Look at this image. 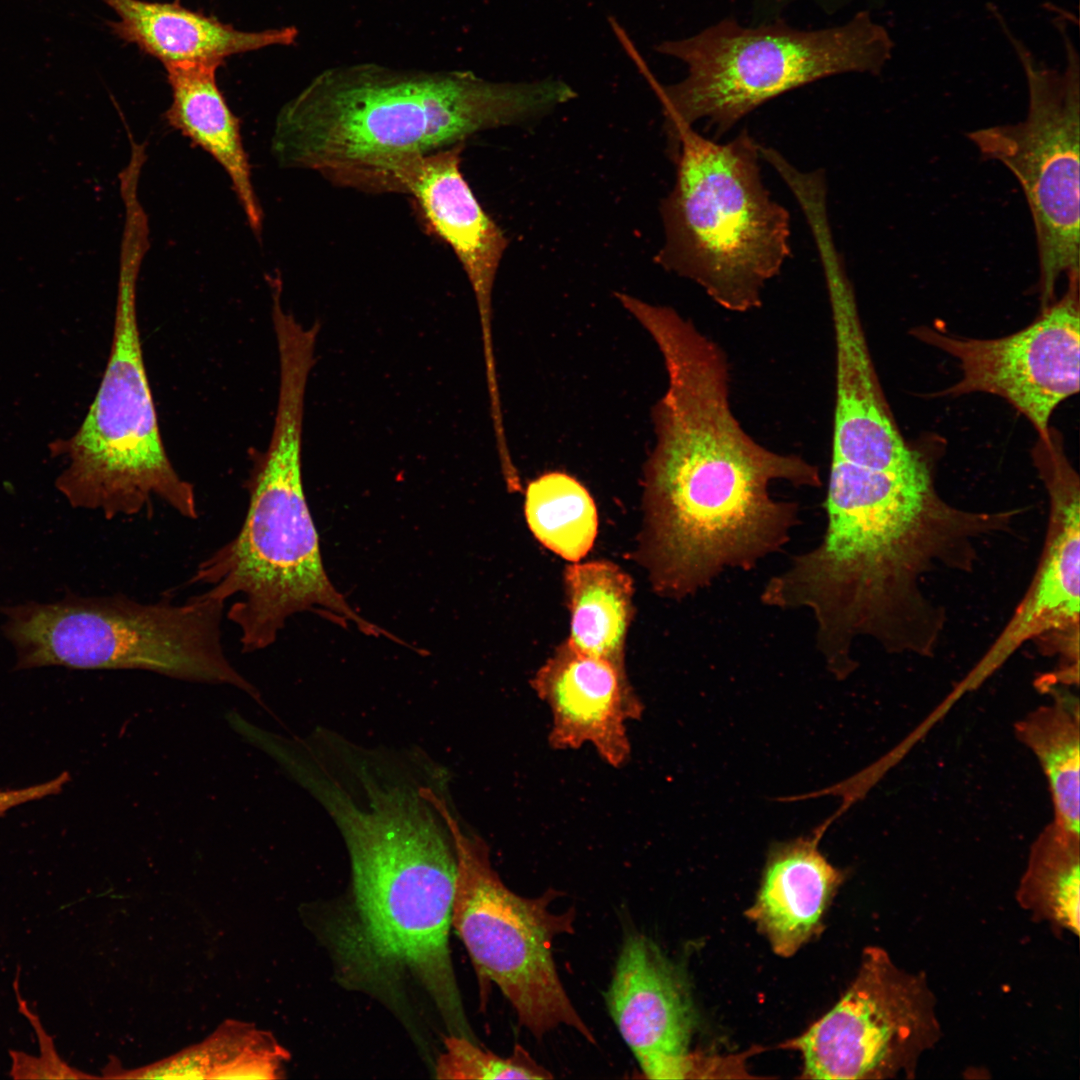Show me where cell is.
<instances>
[{"label":"cell","mask_w":1080,"mask_h":1080,"mask_svg":"<svg viewBox=\"0 0 1080 1080\" xmlns=\"http://www.w3.org/2000/svg\"><path fill=\"white\" fill-rule=\"evenodd\" d=\"M1005 31L1025 73L1027 115L1016 124L971 131L968 138L985 159L1007 167L1022 187L1036 234L1042 309L1054 301L1061 275L1079 272V55L1063 30L1066 65L1052 69Z\"/></svg>","instance_id":"cell-10"},{"label":"cell","mask_w":1080,"mask_h":1080,"mask_svg":"<svg viewBox=\"0 0 1080 1080\" xmlns=\"http://www.w3.org/2000/svg\"><path fill=\"white\" fill-rule=\"evenodd\" d=\"M826 528L765 583L767 603L806 609L815 628L837 637L879 635L925 617L926 581L941 570L968 572L980 541L1004 527L1001 511L950 504L923 456L895 467L831 457Z\"/></svg>","instance_id":"cell-1"},{"label":"cell","mask_w":1080,"mask_h":1080,"mask_svg":"<svg viewBox=\"0 0 1080 1080\" xmlns=\"http://www.w3.org/2000/svg\"><path fill=\"white\" fill-rule=\"evenodd\" d=\"M525 515L535 537L566 560L579 561L593 546L598 528L594 501L566 473H545L528 484Z\"/></svg>","instance_id":"cell-24"},{"label":"cell","mask_w":1080,"mask_h":1080,"mask_svg":"<svg viewBox=\"0 0 1080 1080\" xmlns=\"http://www.w3.org/2000/svg\"><path fill=\"white\" fill-rule=\"evenodd\" d=\"M827 818L809 835L773 842L767 852L759 890L746 915L773 951L791 957L819 934L824 914L844 880L819 849Z\"/></svg>","instance_id":"cell-18"},{"label":"cell","mask_w":1080,"mask_h":1080,"mask_svg":"<svg viewBox=\"0 0 1080 1080\" xmlns=\"http://www.w3.org/2000/svg\"><path fill=\"white\" fill-rule=\"evenodd\" d=\"M759 145L747 129L725 143L692 126L668 139L676 179L661 203L655 261L731 312L760 308L791 255L790 214L764 184Z\"/></svg>","instance_id":"cell-5"},{"label":"cell","mask_w":1080,"mask_h":1080,"mask_svg":"<svg viewBox=\"0 0 1080 1080\" xmlns=\"http://www.w3.org/2000/svg\"><path fill=\"white\" fill-rule=\"evenodd\" d=\"M804 218L821 262L835 338L832 455L873 467H895L921 456L905 442L884 396L861 323L856 295L837 250L828 209Z\"/></svg>","instance_id":"cell-14"},{"label":"cell","mask_w":1080,"mask_h":1080,"mask_svg":"<svg viewBox=\"0 0 1080 1080\" xmlns=\"http://www.w3.org/2000/svg\"><path fill=\"white\" fill-rule=\"evenodd\" d=\"M148 246L138 234L122 238L108 362L79 429L57 446L67 465L56 485L72 506L107 518L150 512L157 498L196 519L194 487L165 450L143 357L137 283Z\"/></svg>","instance_id":"cell-7"},{"label":"cell","mask_w":1080,"mask_h":1080,"mask_svg":"<svg viewBox=\"0 0 1080 1080\" xmlns=\"http://www.w3.org/2000/svg\"><path fill=\"white\" fill-rule=\"evenodd\" d=\"M225 601L208 590L184 603H142L122 594H68L3 610L17 668L136 669L179 680L228 684L258 699L221 638Z\"/></svg>","instance_id":"cell-8"},{"label":"cell","mask_w":1080,"mask_h":1080,"mask_svg":"<svg viewBox=\"0 0 1080 1080\" xmlns=\"http://www.w3.org/2000/svg\"><path fill=\"white\" fill-rule=\"evenodd\" d=\"M938 1034L926 984L869 948L838 1003L788 1046L802 1055L803 1078L879 1079L911 1072Z\"/></svg>","instance_id":"cell-11"},{"label":"cell","mask_w":1080,"mask_h":1080,"mask_svg":"<svg viewBox=\"0 0 1080 1080\" xmlns=\"http://www.w3.org/2000/svg\"><path fill=\"white\" fill-rule=\"evenodd\" d=\"M438 1079H551L552 1073L539 1065L529 1052L516 1044L504 1058L481 1048L476 1041L449 1034L435 1066Z\"/></svg>","instance_id":"cell-26"},{"label":"cell","mask_w":1080,"mask_h":1080,"mask_svg":"<svg viewBox=\"0 0 1080 1080\" xmlns=\"http://www.w3.org/2000/svg\"><path fill=\"white\" fill-rule=\"evenodd\" d=\"M605 1002L646 1078L682 1079L696 1071L688 984L655 941L638 932L624 938Z\"/></svg>","instance_id":"cell-15"},{"label":"cell","mask_w":1080,"mask_h":1080,"mask_svg":"<svg viewBox=\"0 0 1080 1080\" xmlns=\"http://www.w3.org/2000/svg\"><path fill=\"white\" fill-rule=\"evenodd\" d=\"M576 97L557 79L494 82L471 71L376 63L326 69L280 111L272 152L345 188L388 193L391 171L489 129L518 124Z\"/></svg>","instance_id":"cell-2"},{"label":"cell","mask_w":1080,"mask_h":1080,"mask_svg":"<svg viewBox=\"0 0 1080 1080\" xmlns=\"http://www.w3.org/2000/svg\"><path fill=\"white\" fill-rule=\"evenodd\" d=\"M1032 458L1049 499L1045 543L1032 582L1014 614L966 678L977 686L1018 648L1040 639L1060 659L1058 673L1079 674L1080 480L1054 428Z\"/></svg>","instance_id":"cell-13"},{"label":"cell","mask_w":1080,"mask_h":1080,"mask_svg":"<svg viewBox=\"0 0 1080 1080\" xmlns=\"http://www.w3.org/2000/svg\"><path fill=\"white\" fill-rule=\"evenodd\" d=\"M464 143L395 166L389 193L409 194L432 231L454 251L479 314L487 389L499 387L492 334V292L508 239L484 211L460 171Z\"/></svg>","instance_id":"cell-16"},{"label":"cell","mask_w":1080,"mask_h":1080,"mask_svg":"<svg viewBox=\"0 0 1080 1080\" xmlns=\"http://www.w3.org/2000/svg\"><path fill=\"white\" fill-rule=\"evenodd\" d=\"M310 367L279 365L274 425L264 452L253 456L248 508L237 535L202 561L191 582L217 598L236 600L226 616L240 631L244 652L265 649L292 615L313 611L361 632L387 635L359 615L331 582L302 477V437Z\"/></svg>","instance_id":"cell-4"},{"label":"cell","mask_w":1080,"mask_h":1080,"mask_svg":"<svg viewBox=\"0 0 1080 1080\" xmlns=\"http://www.w3.org/2000/svg\"><path fill=\"white\" fill-rule=\"evenodd\" d=\"M1079 705L1057 697L1026 714L1014 725L1015 737L1037 758L1052 799L1054 821L1079 833Z\"/></svg>","instance_id":"cell-23"},{"label":"cell","mask_w":1080,"mask_h":1080,"mask_svg":"<svg viewBox=\"0 0 1080 1080\" xmlns=\"http://www.w3.org/2000/svg\"><path fill=\"white\" fill-rule=\"evenodd\" d=\"M893 49L889 31L866 9L815 29L794 27L784 18L743 24L725 17L655 46L686 66L682 80L660 84L638 65L663 107L668 139L704 120L716 140L782 94L833 76L880 74Z\"/></svg>","instance_id":"cell-6"},{"label":"cell","mask_w":1080,"mask_h":1080,"mask_svg":"<svg viewBox=\"0 0 1080 1080\" xmlns=\"http://www.w3.org/2000/svg\"><path fill=\"white\" fill-rule=\"evenodd\" d=\"M288 1051L270 1032L254 1024L226 1020L203 1041L133 1069L112 1057L103 1070L108 1079H279Z\"/></svg>","instance_id":"cell-21"},{"label":"cell","mask_w":1080,"mask_h":1080,"mask_svg":"<svg viewBox=\"0 0 1080 1080\" xmlns=\"http://www.w3.org/2000/svg\"><path fill=\"white\" fill-rule=\"evenodd\" d=\"M315 793L335 818L351 859L352 912L334 936L344 972L360 982L408 972L449 1034L474 1040L449 946L455 850L434 805L422 788L413 794L368 784L366 807L328 782Z\"/></svg>","instance_id":"cell-3"},{"label":"cell","mask_w":1080,"mask_h":1080,"mask_svg":"<svg viewBox=\"0 0 1080 1080\" xmlns=\"http://www.w3.org/2000/svg\"><path fill=\"white\" fill-rule=\"evenodd\" d=\"M1066 276L1063 296L1007 336L979 339L935 327L913 328L914 337L959 362L962 376L944 394L1001 397L1030 421L1039 437L1047 436L1055 409L1080 387V273Z\"/></svg>","instance_id":"cell-12"},{"label":"cell","mask_w":1080,"mask_h":1080,"mask_svg":"<svg viewBox=\"0 0 1080 1080\" xmlns=\"http://www.w3.org/2000/svg\"><path fill=\"white\" fill-rule=\"evenodd\" d=\"M119 17L109 22L121 40L137 45L164 66L214 62L274 45H290L298 32L282 27L258 32L235 29L215 17L172 3L102 0Z\"/></svg>","instance_id":"cell-19"},{"label":"cell","mask_w":1080,"mask_h":1080,"mask_svg":"<svg viewBox=\"0 0 1080 1080\" xmlns=\"http://www.w3.org/2000/svg\"><path fill=\"white\" fill-rule=\"evenodd\" d=\"M220 65L202 62L165 66L172 92L166 119L225 170L250 228L259 235L262 210L252 185L239 119L217 85Z\"/></svg>","instance_id":"cell-20"},{"label":"cell","mask_w":1080,"mask_h":1080,"mask_svg":"<svg viewBox=\"0 0 1080 1080\" xmlns=\"http://www.w3.org/2000/svg\"><path fill=\"white\" fill-rule=\"evenodd\" d=\"M858 0H752L750 23L784 18V13L797 3H810L823 13L832 15Z\"/></svg>","instance_id":"cell-28"},{"label":"cell","mask_w":1080,"mask_h":1080,"mask_svg":"<svg viewBox=\"0 0 1080 1080\" xmlns=\"http://www.w3.org/2000/svg\"><path fill=\"white\" fill-rule=\"evenodd\" d=\"M430 800L452 837L456 878L451 927L471 958L482 1001L494 983L514 1008L519 1025L535 1038L564 1025L596 1044L553 956L555 938L574 933L576 910L552 912L550 903L561 895L555 889L534 898L510 890L493 868L487 845L463 831L444 799L432 792Z\"/></svg>","instance_id":"cell-9"},{"label":"cell","mask_w":1080,"mask_h":1080,"mask_svg":"<svg viewBox=\"0 0 1080 1080\" xmlns=\"http://www.w3.org/2000/svg\"><path fill=\"white\" fill-rule=\"evenodd\" d=\"M571 612L567 642L625 670L624 648L632 618V580L609 561L573 564L565 571Z\"/></svg>","instance_id":"cell-22"},{"label":"cell","mask_w":1080,"mask_h":1080,"mask_svg":"<svg viewBox=\"0 0 1080 1080\" xmlns=\"http://www.w3.org/2000/svg\"><path fill=\"white\" fill-rule=\"evenodd\" d=\"M19 973L13 983L17 998L19 1012L25 1016L34 1028L39 1043L41 1055L38 1057L28 1055L21 1051L10 1050L11 1068L9 1076L14 1079H94L89 1075L68 1065L57 1053L53 1038L45 1031L38 1015L30 1010L27 1002L22 999L19 991Z\"/></svg>","instance_id":"cell-27"},{"label":"cell","mask_w":1080,"mask_h":1080,"mask_svg":"<svg viewBox=\"0 0 1080 1080\" xmlns=\"http://www.w3.org/2000/svg\"><path fill=\"white\" fill-rule=\"evenodd\" d=\"M531 686L551 715L548 741L557 750L591 745L614 768L630 759L627 724L643 704L626 671L564 642L535 673Z\"/></svg>","instance_id":"cell-17"},{"label":"cell","mask_w":1080,"mask_h":1080,"mask_svg":"<svg viewBox=\"0 0 1080 1080\" xmlns=\"http://www.w3.org/2000/svg\"><path fill=\"white\" fill-rule=\"evenodd\" d=\"M69 780L67 773H62L52 780L21 789L0 790V816L11 808L59 793Z\"/></svg>","instance_id":"cell-29"},{"label":"cell","mask_w":1080,"mask_h":1080,"mask_svg":"<svg viewBox=\"0 0 1080 1080\" xmlns=\"http://www.w3.org/2000/svg\"><path fill=\"white\" fill-rule=\"evenodd\" d=\"M1080 836L1054 820L1032 843L1024 896H1039L1058 923L1079 934Z\"/></svg>","instance_id":"cell-25"}]
</instances>
